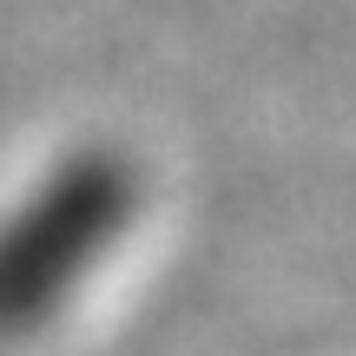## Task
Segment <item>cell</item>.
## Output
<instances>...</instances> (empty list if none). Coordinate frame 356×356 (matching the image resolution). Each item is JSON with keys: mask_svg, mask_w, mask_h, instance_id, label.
Listing matches in <instances>:
<instances>
[{"mask_svg": "<svg viewBox=\"0 0 356 356\" xmlns=\"http://www.w3.org/2000/svg\"><path fill=\"white\" fill-rule=\"evenodd\" d=\"M145 218V172L119 145H73L0 204V350L60 330L126 257Z\"/></svg>", "mask_w": 356, "mask_h": 356, "instance_id": "1", "label": "cell"}]
</instances>
